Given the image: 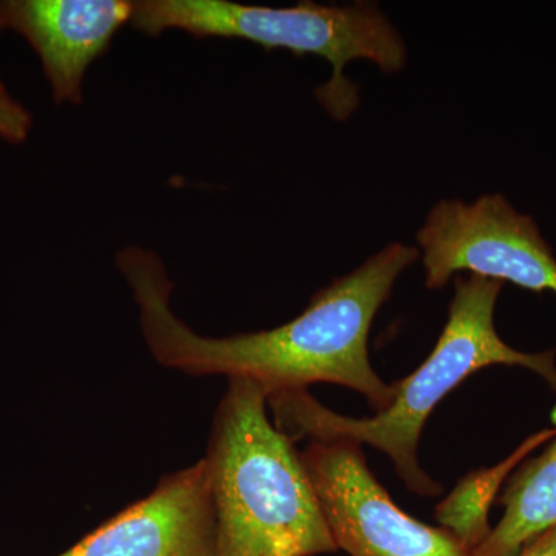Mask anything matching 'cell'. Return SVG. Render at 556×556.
I'll return each mask as SVG.
<instances>
[{
    "label": "cell",
    "mask_w": 556,
    "mask_h": 556,
    "mask_svg": "<svg viewBox=\"0 0 556 556\" xmlns=\"http://www.w3.org/2000/svg\"><path fill=\"white\" fill-rule=\"evenodd\" d=\"M419 257L415 247L391 243L353 273L320 289L300 316L281 327L230 338H204L175 316L172 281L155 252L123 249L116 257L139 308L142 334L163 367L186 375H223L258 383L268 396L336 383L364 394L376 413L393 402L369 361L372 321L397 278Z\"/></svg>",
    "instance_id": "obj_1"
},
{
    "label": "cell",
    "mask_w": 556,
    "mask_h": 556,
    "mask_svg": "<svg viewBox=\"0 0 556 556\" xmlns=\"http://www.w3.org/2000/svg\"><path fill=\"white\" fill-rule=\"evenodd\" d=\"M503 281L457 276L447 324L427 361L394 382L393 402L371 417L339 415L308 390L278 391L268 397L274 424L292 441H343L371 445L393 460L408 490L437 496L441 485L417 459L420 434L434 408L471 375L495 365L529 369L556 393V350L525 353L497 334L495 309Z\"/></svg>",
    "instance_id": "obj_2"
},
{
    "label": "cell",
    "mask_w": 556,
    "mask_h": 556,
    "mask_svg": "<svg viewBox=\"0 0 556 556\" xmlns=\"http://www.w3.org/2000/svg\"><path fill=\"white\" fill-rule=\"evenodd\" d=\"M268 393L229 379L203 460L217 525L215 556L338 552L294 441L268 415Z\"/></svg>",
    "instance_id": "obj_3"
},
{
    "label": "cell",
    "mask_w": 556,
    "mask_h": 556,
    "mask_svg": "<svg viewBox=\"0 0 556 556\" xmlns=\"http://www.w3.org/2000/svg\"><path fill=\"white\" fill-rule=\"evenodd\" d=\"M130 24L138 31L159 36L182 30L197 38H236L265 50H288L295 56L324 58L332 76L318 87V102L336 119L350 118L358 108V89L345 76L351 61L365 60L382 72L407 64V47L378 3L294 7L243 5L229 0H141L134 2Z\"/></svg>",
    "instance_id": "obj_4"
},
{
    "label": "cell",
    "mask_w": 556,
    "mask_h": 556,
    "mask_svg": "<svg viewBox=\"0 0 556 556\" xmlns=\"http://www.w3.org/2000/svg\"><path fill=\"white\" fill-rule=\"evenodd\" d=\"M416 240L428 289L445 287L455 274L470 273L556 295L554 251L535 219L501 193H486L473 203L439 201Z\"/></svg>",
    "instance_id": "obj_5"
},
{
    "label": "cell",
    "mask_w": 556,
    "mask_h": 556,
    "mask_svg": "<svg viewBox=\"0 0 556 556\" xmlns=\"http://www.w3.org/2000/svg\"><path fill=\"white\" fill-rule=\"evenodd\" d=\"M300 456L339 551L351 556H473L448 530L405 514L369 470L361 445L309 441Z\"/></svg>",
    "instance_id": "obj_6"
},
{
    "label": "cell",
    "mask_w": 556,
    "mask_h": 556,
    "mask_svg": "<svg viewBox=\"0 0 556 556\" xmlns=\"http://www.w3.org/2000/svg\"><path fill=\"white\" fill-rule=\"evenodd\" d=\"M217 525L203 459L167 475L144 500L60 556H215Z\"/></svg>",
    "instance_id": "obj_7"
},
{
    "label": "cell",
    "mask_w": 556,
    "mask_h": 556,
    "mask_svg": "<svg viewBox=\"0 0 556 556\" xmlns=\"http://www.w3.org/2000/svg\"><path fill=\"white\" fill-rule=\"evenodd\" d=\"M131 14L129 0H2L0 33L14 31L28 40L56 104L79 105L87 68Z\"/></svg>",
    "instance_id": "obj_8"
},
{
    "label": "cell",
    "mask_w": 556,
    "mask_h": 556,
    "mask_svg": "<svg viewBox=\"0 0 556 556\" xmlns=\"http://www.w3.org/2000/svg\"><path fill=\"white\" fill-rule=\"evenodd\" d=\"M503 518L473 556H515L530 540L556 526V437L543 453L527 457L503 486Z\"/></svg>",
    "instance_id": "obj_9"
},
{
    "label": "cell",
    "mask_w": 556,
    "mask_h": 556,
    "mask_svg": "<svg viewBox=\"0 0 556 556\" xmlns=\"http://www.w3.org/2000/svg\"><path fill=\"white\" fill-rule=\"evenodd\" d=\"M555 437L556 428H544L522 441L514 453L496 466L479 468L460 479L434 510L442 529L448 530L470 552L484 543L493 529L489 517L497 493L522 460Z\"/></svg>",
    "instance_id": "obj_10"
},
{
    "label": "cell",
    "mask_w": 556,
    "mask_h": 556,
    "mask_svg": "<svg viewBox=\"0 0 556 556\" xmlns=\"http://www.w3.org/2000/svg\"><path fill=\"white\" fill-rule=\"evenodd\" d=\"M33 116L25 105L11 97L0 80V139L10 144H24L30 135Z\"/></svg>",
    "instance_id": "obj_11"
},
{
    "label": "cell",
    "mask_w": 556,
    "mask_h": 556,
    "mask_svg": "<svg viewBox=\"0 0 556 556\" xmlns=\"http://www.w3.org/2000/svg\"><path fill=\"white\" fill-rule=\"evenodd\" d=\"M515 556H556V526L530 540Z\"/></svg>",
    "instance_id": "obj_12"
}]
</instances>
